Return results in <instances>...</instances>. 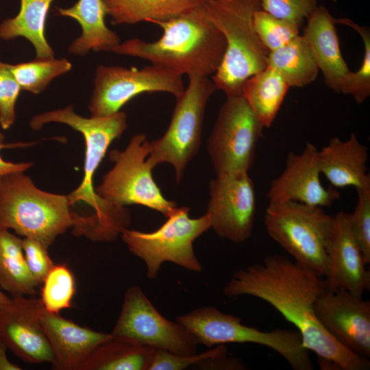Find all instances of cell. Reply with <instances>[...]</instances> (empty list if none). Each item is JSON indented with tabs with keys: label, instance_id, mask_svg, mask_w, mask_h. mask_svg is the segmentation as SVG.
<instances>
[{
	"label": "cell",
	"instance_id": "1",
	"mask_svg": "<svg viewBox=\"0 0 370 370\" xmlns=\"http://www.w3.org/2000/svg\"><path fill=\"white\" fill-rule=\"evenodd\" d=\"M322 277L281 255L239 269L223 293L228 297L249 295L260 299L295 325L304 346L315 353L322 369L368 370L369 360L350 351L321 325L315 303L325 291Z\"/></svg>",
	"mask_w": 370,
	"mask_h": 370
},
{
	"label": "cell",
	"instance_id": "2",
	"mask_svg": "<svg viewBox=\"0 0 370 370\" xmlns=\"http://www.w3.org/2000/svg\"><path fill=\"white\" fill-rule=\"evenodd\" d=\"M153 23L163 30L157 40L132 38L107 51L144 59L180 75L208 77L217 71L226 42L207 16L204 3L169 20Z\"/></svg>",
	"mask_w": 370,
	"mask_h": 370
},
{
	"label": "cell",
	"instance_id": "3",
	"mask_svg": "<svg viewBox=\"0 0 370 370\" xmlns=\"http://www.w3.org/2000/svg\"><path fill=\"white\" fill-rule=\"evenodd\" d=\"M51 122L68 125L79 132L84 138V177L79 186L68 195L71 204L84 202L94 209V213L90 214L94 241L116 240L131 221L130 210L125 206H114L101 198L93 187V175L111 143L126 130L125 112L119 111L108 116L86 118L77 114L73 107L69 106L37 114L29 124L32 130H38Z\"/></svg>",
	"mask_w": 370,
	"mask_h": 370
},
{
	"label": "cell",
	"instance_id": "4",
	"mask_svg": "<svg viewBox=\"0 0 370 370\" xmlns=\"http://www.w3.org/2000/svg\"><path fill=\"white\" fill-rule=\"evenodd\" d=\"M72 206L68 195L39 189L22 171L0 178V228L12 229L47 247L70 227L76 236L86 232L88 216L74 212Z\"/></svg>",
	"mask_w": 370,
	"mask_h": 370
},
{
	"label": "cell",
	"instance_id": "5",
	"mask_svg": "<svg viewBox=\"0 0 370 370\" xmlns=\"http://www.w3.org/2000/svg\"><path fill=\"white\" fill-rule=\"evenodd\" d=\"M204 6L226 42L223 59L212 82L226 96L243 95L246 81L268 66L269 51L254 23L255 12L261 9L260 0H205Z\"/></svg>",
	"mask_w": 370,
	"mask_h": 370
},
{
	"label": "cell",
	"instance_id": "6",
	"mask_svg": "<svg viewBox=\"0 0 370 370\" xmlns=\"http://www.w3.org/2000/svg\"><path fill=\"white\" fill-rule=\"evenodd\" d=\"M264 225L268 235L298 264L323 278L334 217L323 208L293 201L269 202Z\"/></svg>",
	"mask_w": 370,
	"mask_h": 370
},
{
	"label": "cell",
	"instance_id": "7",
	"mask_svg": "<svg viewBox=\"0 0 370 370\" xmlns=\"http://www.w3.org/2000/svg\"><path fill=\"white\" fill-rule=\"evenodd\" d=\"M176 321L188 329L199 344L211 348L226 343H254L281 355L294 370L314 369L309 351L297 330L261 331L244 325L240 317L214 306H203L180 315Z\"/></svg>",
	"mask_w": 370,
	"mask_h": 370
},
{
	"label": "cell",
	"instance_id": "8",
	"mask_svg": "<svg viewBox=\"0 0 370 370\" xmlns=\"http://www.w3.org/2000/svg\"><path fill=\"white\" fill-rule=\"evenodd\" d=\"M189 210L186 206L175 208L166 217V221L151 232L127 228L122 231L123 241L131 253L145 262L149 280L157 278L162 264L166 262L193 272L202 271L193 243L211 227L210 221L207 214L191 218Z\"/></svg>",
	"mask_w": 370,
	"mask_h": 370
},
{
	"label": "cell",
	"instance_id": "9",
	"mask_svg": "<svg viewBox=\"0 0 370 370\" xmlns=\"http://www.w3.org/2000/svg\"><path fill=\"white\" fill-rule=\"evenodd\" d=\"M217 90L208 77L188 76L187 87L176 99L166 131L160 138L149 142L147 160L153 169L169 163L175 169L176 181L182 180L187 165L199 152L206 108Z\"/></svg>",
	"mask_w": 370,
	"mask_h": 370
},
{
	"label": "cell",
	"instance_id": "10",
	"mask_svg": "<svg viewBox=\"0 0 370 370\" xmlns=\"http://www.w3.org/2000/svg\"><path fill=\"white\" fill-rule=\"evenodd\" d=\"M149 153V141L142 133L133 136L123 151H111L109 157L114 164L95 191L114 206L142 205L166 217L177 206L164 197L154 181Z\"/></svg>",
	"mask_w": 370,
	"mask_h": 370
},
{
	"label": "cell",
	"instance_id": "11",
	"mask_svg": "<svg viewBox=\"0 0 370 370\" xmlns=\"http://www.w3.org/2000/svg\"><path fill=\"white\" fill-rule=\"evenodd\" d=\"M264 128L243 95L227 96L207 143L216 173H248Z\"/></svg>",
	"mask_w": 370,
	"mask_h": 370
},
{
	"label": "cell",
	"instance_id": "12",
	"mask_svg": "<svg viewBox=\"0 0 370 370\" xmlns=\"http://www.w3.org/2000/svg\"><path fill=\"white\" fill-rule=\"evenodd\" d=\"M111 334L182 355L198 353L200 345L184 325L163 317L136 285L126 290Z\"/></svg>",
	"mask_w": 370,
	"mask_h": 370
},
{
	"label": "cell",
	"instance_id": "13",
	"mask_svg": "<svg viewBox=\"0 0 370 370\" xmlns=\"http://www.w3.org/2000/svg\"><path fill=\"white\" fill-rule=\"evenodd\" d=\"M184 90L182 75L156 65L140 69L99 65L88 109L92 116H105L141 93L163 92L177 99Z\"/></svg>",
	"mask_w": 370,
	"mask_h": 370
},
{
	"label": "cell",
	"instance_id": "14",
	"mask_svg": "<svg viewBox=\"0 0 370 370\" xmlns=\"http://www.w3.org/2000/svg\"><path fill=\"white\" fill-rule=\"evenodd\" d=\"M206 214L216 234L235 243L249 239L256 214L254 184L248 173L217 174L209 184Z\"/></svg>",
	"mask_w": 370,
	"mask_h": 370
},
{
	"label": "cell",
	"instance_id": "15",
	"mask_svg": "<svg viewBox=\"0 0 370 370\" xmlns=\"http://www.w3.org/2000/svg\"><path fill=\"white\" fill-rule=\"evenodd\" d=\"M40 299L17 295L0 305V338L8 349L27 363L54 362V356L40 323Z\"/></svg>",
	"mask_w": 370,
	"mask_h": 370
},
{
	"label": "cell",
	"instance_id": "16",
	"mask_svg": "<svg viewBox=\"0 0 370 370\" xmlns=\"http://www.w3.org/2000/svg\"><path fill=\"white\" fill-rule=\"evenodd\" d=\"M317 317L324 329L354 353L370 357V301L347 291H327L315 303Z\"/></svg>",
	"mask_w": 370,
	"mask_h": 370
},
{
	"label": "cell",
	"instance_id": "17",
	"mask_svg": "<svg viewBox=\"0 0 370 370\" xmlns=\"http://www.w3.org/2000/svg\"><path fill=\"white\" fill-rule=\"evenodd\" d=\"M318 151L308 142L300 153L288 154L284 171L271 182L267 193L269 202L293 201L324 208L340 198L335 188H325L321 182Z\"/></svg>",
	"mask_w": 370,
	"mask_h": 370
},
{
	"label": "cell",
	"instance_id": "18",
	"mask_svg": "<svg viewBox=\"0 0 370 370\" xmlns=\"http://www.w3.org/2000/svg\"><path fill=\"white\" fill-rule=\"evenodd\" d=\"M352 232L349 213L343 210L334 216L328 247L325 290H345L359 297L370 288V272Z\"/></svg>",
	"mask_w": 370,
	"mask_h": 370
},
{
	"label": "cell",
	"instance_id": "19",
	"mask_svg": "<svg viewBox=\"0 0 370 370\" xmlns=\"http://www.w3.org/2000/svg\"><path fill=\"white\" fill-rule=\"evenodd\" d=\"M40 319L54 356L55 370H80L92 352L112 337L111 333L81 326L43 308Z\"/></svg>",
	"mask_w": 370,
	"mask_h": 370
},
{
	"label": "cell",
	"instance_id": "20",
	"mask_svg": "<svg viewBox=\"0 0 370 370\" xmlns=\"http://www.w3.org/2000/svg\"><path fill=\"white\" fill-rule=\"evenodd\" d=\"M334 18L323 5H318L307 18L303 36L307 40L326 85L341 92L351 73L340 49Z\"/></svg>",
	"mask_w": 370,
	"mask_h": 370
},
{
	"label": "cell",
	"instance_id": "21",
	"mask_svg": "<svg viewBox=\"0 0 370 370\" xmlns=\"http://www.w3.org/2000/svg\"><path fill=\"white\" fill-rule=\"evenodd\" d=\"M321 174L335 188L353 186L370 189V175L366 164L368 147L352 134L346 140L334 137L318 151Z\"/></svg>",
	"mask_w": 370,
	"mask_h": 370
},
{
	"label": "cell",
	"instance_id": "22",
	"mask_svg": "<svg viewBox=\"0 0 370 370\" xmlns=\"http://www.w3.org/2000/svg\"><path fill=\"white\" fill-rule=\"evenodd\" d=\"M56 14L77 21L82 33L69 47V53L84 56L90 50L107 51L121 43L119 36L105 23L107 14L103 0H78L69 8L56 7Z\"/></svg>",
	"mask_w": 370,
	"mask_h": 370
},
{
	"label": "cell",
	"instance_id": "23",
	"mask_svg": "<svg viewBox=\"0 0 370 370\" xmlns=\"http://www.w3.org/2000/svg\"><path fill=\"white\" fill-rule=\"evenodd\" d=\"M156 349L120 336L100 344L80 370H148Z\"/></svg>",
	"mask_w": 370,
	"mask_h": 370
},
{
	"label": "cell",
	"instance_id": "24",
	"mask_svg": "<svg viewBox=\"0 0 370 370\" xmlns=\"http://www.w3.org/2000/svg\"><path fill=\"white\" fill-rule=\"evenodd\" d=\"M114 24L167 21L202 5L205 0H103Z\"/></svg>",
	"mask_w": 370,
	"mask_h": 370
},
{
	"label": "cell",
	"instance_id": "25",
	"mask_svg": "<svg viewBox=\"0 0 370 370\" xmlns=\"http://www.w3.org/2000/svg\"><path fill=\"white\" fill-rule=\"evenodd\" d=\"M53 0H21L18 14L0 24V38L11 40L24 37L34 46L36 58H53L54 52L45 36L50 5Z\"/></svg>",
	"mask_w": 370,
	"mask_h": 370
},
{
	"label": "cell",
	"instance_id": "26",
	"mask_svg": "<svg viewBox=\"0 0 370 370\" xmlns=\"http://www.w3.org/2000/svg\"><path fill=\"white\" fill-rule=\"evenodd\" d=\"M268 66L273 69L289 87L301 88L314 82L319 68L303 36H297L282 47L270 51Z\"/></svg>",
	"mask_w": 370,
	"mask_h": 370
},
{
	"label": "cell",
	"instance_id": "27",
	"mask_svg": "<svg viewBox=\"0 0 370 370\" xmlns=\"http://www.w3.org/2000/svg\"><path fill=\"white\" fill-rule=\"evenodd\" d=\"M289 88L282 77L267 66L246 81L243 96L263 127H269Z\"/></svg>",
	"mask_w": 370,
	"mask_h": 370
},
{
	"label": "cell",
	"instance_id": "28",
	"mask_svg": "<svg viewBox=\"0 0 370 370\" xmlns=\"http://www.w3.org/2000/svg\"><path fill=\"white\" fill-rule=\"evenodd\" d=\"M38 286L26 263L22 239L0 228V287L12 297L32 296Z\"/></svg>",
	"mask_w": 370,
	"mask_h": 370
},
{
	"label": "cell",
	"instance_id": "29",
	"mask_svg": "<svg viewBox=\"0 0 370 370\" xmlns=\"http://www.w3.org/2000/svg\"><path fill=\"white\" fill-rule=\"evenodd\" d=\"M22 90L37 94L43 91L49 82L71 70L72 65L65 58H36L17 64H8Z\"/></svg>",
	"mask_w": 370,
	"mask_h": 370
},
{
	"label": "cell",
	"instance_id": "30",
	"mask_svg": "<svg viewBox=\"0 0 370 370\" xmlns=\"http://www.w3.org/2000/svg\"><path fill=\"white\" fill-rule=\"evenodd\" d=\"M42 284L40 300L47 312L59 314L72 306L75 279L66 264H54Z\"/></svg>",
	"mask_w": 370,
	"mask_h": 370
},
{
	"label": "cell",
	"instance_id": "31",
	"mask_svg": "<svg viewBox=\"0 0 370 370\" xmlns=\"http://www.w3.org/2000/svg\"><path fill=\"white\" fill-rule=\"evenodd\" d=\"M336 24L347 25L360 36L364 45L362 63L358 70L349 73L343 93L352 96L355 101L362 103L370 95V30L367 26H361L349 18H334Z\"/></svg>",
	"mask_w": 370,
	"mask_h": 370
},
{
	"label": "cell",
	"instance_id": "32",
	"mask_svg": "<svg viewBox=\"0 0 370 370\" xmlns=\"http://www.w3.org/2000/svg\"><path fill=\"white\" fill-rule=\"evenodd\" d=\"M254 23L260 41L269 52L298 36L301 27L294 22L277 18L262 9L255 12Z\"/></svg>",
	"mask_w": 370,
	"mask_h": 370
},
{
	"label": "cell",
	"instance_id": "33",
	"mask_svg": "<svg viewBox=\"0 0 370 370\" xmlns=\"http://www.w3.org/2000/svg\"><path fill=\"white\" fill-rule=\"evenodd\" d=\"M227 354L225 345H217L208 351L191 355L177 354L156 349L148 370H182Z\"/></svg>",
	"mask_w": 370,
	"mask_h": 370
},
{
	"label": "cell",
	"instance_id": "34",
	"mask_svg": "<svg viewBox=\"0 0 370 370\" xmlns=\"http://www.w3.org/2000/svg\"><path fill=\"white\" fill-rule=\"evenodd\" d=\"M358 199L350 225L367 264L370 263V189L356 190Z\"/></svg>",
	"mask_w": 370,
	"mask_h": 370
},
{
	"label": "cell",
	"instance_id": "35",
	"mask_svg": "<svg viewBox=\"0 0 370 370\" xmlns=\"http://www.w3.org/2000/svg\"><path fill=\"white\" fill-rule=\"evenodd\" d=\"M21 90L8 64L0 60V125L5 130L14 123L15 105Z\"/></svg>",
	"mask_w": 370,
	"mask_h": 370
},
{
	"label": "cell",
	"instance_id": "36",
	"mask_svg": "<svg viewBox=\"0 0 370 370\" xmlns=\"http://www.w3.org/2000/svg\"><path fill=\"white\" fill-rule=\"evenodd\" d=\"M261 9L300 27L317 8V0H260Z\"/></svg>",
	"mask_w": 370,
	"mask_h": 370
},
{
	"label": "cell",
	"instance_id": "37",
	"mask_svg": "<svg viewBox=\"0 0 370 370\" xmlns=\"http://www.w3.org/2000/svg\"><path fill=\"white\" fill-rule=\"evenodd\" d=\"M22 244L28 269L39 286L54 265L48 253V247L29 238L22 239Z\"/></svg>",
	"mask_w": 370,
	"mask_h": 370
},
{
	"label": "cell",
	"instance_id": "38",
	"mask_svg": "<svg viewBox=\"0 0 370 370\" xmlns=\"http://www.w3.org/2000/svg\"><path fill=\"white\" fill-rule=\"evenodd\" d=\"M34 143H0V151L3 149L22 147L27 145H31ZM32 166V162H12L4 160L0 156V178L14 172H24L29 169Z\"/></svg>",
	"mask_w": 370,
	"mask_h": 370
},
{
	"label": "cell",
	"instance_id": "39",
	"mask_svg": "<svg viewBox=\"0 0 370 370\" xmlns=\"http://www.w3.org/2000/svg\"><path fill=\"white\" fill-rule=\"evenodd\" d=\"M7 350V346L0 338V370H21L20 366L8 359Z\"/></svg>",
	"mask_w": 370,
	"mask_h": 370
},
{
	"label": "cell",
	"instance_id": "40",
	"mask_svg": "<svg viewBox=\"0 0 370 370\" xmlns=\"http://www.w3.org/2000/svg\"><path fill=\"white\" fill-rule=\"evenodd\" d=\"M10 299V297H8L7 295H5L1 289H0V305L5 304L8 302Z\"/></svg>",
	"mask_w": 370,
	"mask_h": 370
},
{
	"label": "cell",
	"instance_id": "41",
	"mask_svg": "<svg viewBox=\"0 0 370 370\" xmlns=\"http://www.w3.org/2000/svg\"><path fill=\"white\" fill-rule=\"evenodd\" d=\"M5 139L4 135L0 132V143H3Z\"/></svg>",
	"mask_w": 370,
	"mask_h": 370
}]
</instances>
